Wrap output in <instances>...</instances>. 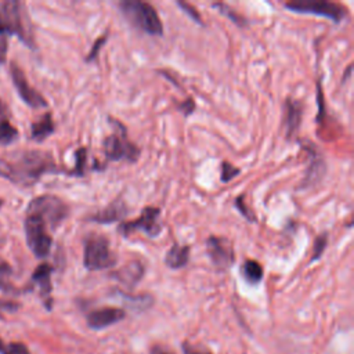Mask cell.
Wrapping results in <instances>:
<instances>
[{"mask_svg":"<svg viewBox=\"0 0 354 354\" xmlns=\"http://www.w3.org/2000/svg\"><path fill=\"white\" fill-rule=\"evenodd\" d=\"M55 170L51 153L37 149L12 152L0 160V174L22 187L33 185L41 176Z\"/></svg>","mask_w":354,"mask_h":354,"instance_id":"1","label":"cell"},{"mask_svg":"<svg viewBox=\"0 0 354 354\" xmlns=\"http://www.w3.org/2000/svg\"><path fill=\"white\" fill-rule=\"evenodd\" d=\"M118 6L131 26L151 36H163V24L153 6L140 0H123Z\"/></svg>","mask_w":354,"mask_h":354,"instance_id":"2","label":"cell"},{"mask_svg":"<svg viewBox=\"0 0 354 354\" xmlns=\"http://www.w3.org/2000/svg\"><path fill=\"white\" fill-rule=\"evenodd\" d=\"M109 123L113 126V133L106 136L102 142L106 160L136 163L140 158L141 149L133 141L129 140L123 123L113 118H109Z\"/></svg>","mask_w":354,"mask_h":354,"instance_id":"3","label":"cell"},{"mask_svg":"<svg viewBox=\"0 0 354 354\" xmlns=\"http://www.w3.org/2000/svg\"><path fill=\"white\" fill-rule=\"evenodd\" d=\"M18 35L26 46L33 47V33L24 4L18 1H6L0 6V36Z\"/></svg>","mask_w":354,"mask_h":354,"instance_id":"4","label":"cell"},{"mask_svg":"<svg viewBox=\"0 0 354 354\" xmlns=\"http://www.w3.org/2000/svg\"><path fill=\"white\" fill-rule=\"evenodd\" d=\"M118 259L109 248L106 236L100 234H90L84 239L83 248V266L88 271H101L112 268Z\"/></svg>","mask_w":354,"mask_h":354,"instance_id":"5","label":"cell"},{"mask_svg":"<svg viewBox=\"0 0 354 354\" xmlns=\"http://www.w3.org/2000/svg\"><path fill=\"white\" fill-rule=\"evenodd\" d=\"M48 224L36 213L26 212L25 217V235L29 249L36 257H46L53 245Z\"/></svg>","mask_w":354,"mask_h":354,"instance_id":"6","label":"cell"},{"mask_svg":"<svg viewBox=\"0 0 354 354\" xmlns=\"http://www.w3.org/2000/svg\"><path fill=\"white\" fill-rule=\"evenodd\" d=\"M26 212L36 213L40 216L54 231L69 214L68 205L55 195H40L30 201Z\"/></svg>","mask_w":354,"mask_h":354,"instance_id":"7","label":"cell"},{"mask_svg":"<svg viewBox=\"0 0 354 354\" xmlns=\"http://www.w3.org/2000/svg\"><path fill=\"white\" fill-rule=\"evenodd\" d=\"M285 7L293 12L311 14L328 18L335 24H340L347 17V8L339 3L325 0H295L285 3Z\"/></svg>","mask_w":354,"mask_h":354,"instance_id":"8","label":"cell"},{"mask_svg":"<svg viewBox=\"0 0 354 354\" xmlns=\"http://www.w3.org/2000/svg\"><path fill=\"white\" fill-rule=\"evenodd\" d=\"M160 209L155 206H147L141 210V214L131 220L123 221L118 225V231L122 236H129L134 231H144L149 236H158L162 231V224L159 221Z\"/></svg>","mask_w":354,"mask_h":354,"instance_id":"9","label":"cell"},{"mask_svg":"<svg viewBox=\"0 0 354 354\" xmlns=\"http://www.w3.org/2000/svg\"><path fill=\"white\" fill-rule=\"evenodd\" d=\"M301 142H303L301 144L303 149L308 153L307 155L308 165H307L304 177L299 187H300V189H306V188L317 185L324 178V176L326 173V163H325L322 152H319V149L311 141L303 140Z\"/></svg>","mask_w":354,"mask_h":354,"instance_id":"10","label":"cell"},{"mask_svg":"<svg viewBox=\"0 0 354 354\" xmlns=\"http://www.w3.org/2000/svg\"><path fill=\"white\" fill-rule=\"evenodd\" d=\"M206 252L212 264L218 271L228 270L235 261L232 243L227 238L210 235L206 239Z\"/></svg>","mask_w":354,"mask_h":354,"instance_id":"11","label":"cell"},{"mask_svg":"<svg viewBox=\"0 0 354 354\" xmlns=\"http://www.w3.org/2000/svg\"><path fill=\"white\" fill-rule=\"evenodd\" d=\"M10 72H11L12 83H14L19 97L24 100L25 104H28L32 108H44V106H47L46 98L29 84L24 71L19 68L18 64L11 62Z\"/></svg>","mask_w":354,"mask_h":354,"instance_id":"12","label":"cell"},{"mask_svg":"<svg viewBox=\"0 0 354 354\" xmlns=\"http://www.w3.org/2000/svg\"><path fill=\"white\" fill-rule=\"evenodd\" d=\"M126 318V311L120 307H101L91 310L86 315V322L90 329L100 330L112 326Z\"/></svg>","mask_w":354,"mask_h":354,"instance_id":"13","label":"cell"},{"mask_svg":"<svg viewBox=\"0 0 354 354\" xmlns=\"http://www.w3.org/2000/svg\"><path fill=\"white\" fill-rule=\"evenodd\" d=\"M303 119V104L299 100L288 97L283 102V131L286 140H292L300 129Z\"/></svg>","mask_w":354,"mask_h":354,"instance_id":"14","label":"cell"},{"mask_svg":"<svg viewBox=\"0 0 354 354\" xmlns=\"http://www.w3.org/2000/svg\"><path fill=\"white\" fill-rule=\"evenodd\" d=\"M129 214V207L123 199H115L97 213L88 217L90 221L98 224H112V223H122V220Z\"/></svg>","mask_w":354,"mask_h":354,"instance_id":"15","label":"cell"},{"mask_svg":"<svg viewBox=\"0 0 354 354\" xmlns=\"http://www.w3.org/2000/svg\"><path fill=\"white\" fill-rule=\"evenodd\" d=\"M51 272H53V267L47 263H41L33 272L32 275V279L33 282H36L39 285V289H40V295L44 300V304L46 307L50 310L51 308V303H53V299H51Z\"/></svg>","mask_w":354,"mask_h":354,"instance_id":"16","label":"cell"},{"mask_svg":"<svg viewBox=\"0 0 354 354\" xmlns=\"http://www.w3.org/2000/svg\"><path fill=\"white\" fill-rule=\"evenodd\" d=\"M142 275H144V266L138 260L129 261L126 266H123L122 268L111 274L112 278H116L118 281L129 286L136 285L142 278Z\"/></svg>","mask_w":354,"mask_h":354,"instance_id":"17","label":"cell"},{"mask_svg":"<svg viewBox=\"0 0 354 354\" xmlns=\"http://www.w3.org/2000/svg\"><path fill=\"white\" fill-rule=\"evenodd\" d=\"M189 250L191 248L188 245H178L177 242L171 245V248L166 252L165 256V264L171 270L183 268L189 261Z\"/></svg>","mask_w":354,"mask_h":354,"instance_id":"18","label":"cell"},{"mask_svg":"<svg viewBox=\"0 0 354 354\" xmlns=\"http://www.w3.org/2000/svg\"><path fill=\"white\" fill-rule=\"evenodd\" d=\"M241 275L248 283L257 285L263 279L264 270L259 261L248 259L241 266Z\"/></svg>","mask_w":354,"mask_h":354,"instance_id":"19","label":"cell"},{"mask_svg":"<svg viewBox=\"0 0 354 354\" xmlns=\"http://www.w3.org/2000/svg\"><path fill=\"white\" fill-rule=\"evenodd\" d=\"M54 133V122L51 113H44L37 122L32 124V138L36 141H43Z\"/></svg>","mask_w":354,"mask_h":354,"instance_id":"20","label":"cell"},{"mask_svg":"<svg viewBox=\"0 0 354 354\" xmlns=\"http://www.w3.org/2000/svg\"><path fill=\"white\" fill-rule=\"evenodd\" d=\"M213 7H216L220 14H223L225 18H228L236 26H239V28L248 26V19L243 15H241L236 10L231 8L228 4H225V3H213Z\"/></svg>","mask_w":354,"mask_h":354,"instance_id":"21","label":"cell"},{"mask_svg":"<svg viewBox=\"0 0 354 354\" xmlns=\"http://www.w3.org/2000/svg\"><path fill=\"white\" fill-rule=\"evenodd\" d=\"M120 296L123 297L124 301L129 303V306H131L133 308L137 310H145L148 307L152 306L153 299L149 295H126L120 292Z\"/></svg>","mask_w":354,"mask_h":354,"instance_id":"22","label":"cell"},{"mask_svg":"<svg viewBox=\"0 0 354 354\" xmlns=\"http://www.w3.org/2000/svg\"><path fill=\"white\" fill-rule=\"evenodd\" d=\"M86 160H87V149L80 147L75 152V167L71 171L76 177H83L86 174Z\"/></svg>","mask_w":354,"mask_h":354,"instance_id":"23","label":"cell"},{"mask_svg":"<svg viewBox=\"0 0 354 354\" xmlns=\"http://www.w3.org/2000/svg\"><path fill=\"white\" fill-rule=\"evenodd\" d=\"M18 137V130L7 120H0V142L1 144H10Z\"/></svg>","mask_w":354,"mask_h":354,"instance_id":"24","label":"cell"},{"mask_svg":"<svg viewBox=\"0 0 354 354\" xmlns=\"http://www.w3.org/2000/svg\"><path fill=\"white\" fill-rule=\"evenodd\" d=\"M328 239H329V235H328L326 232L319 234V235L315 238L314 245H313V253H311L313 256L310 257V261H311V263L322 257V254H324V252H325V249H326V246H328Z\"/></svg>","mask_w":354,"mask_h":354,"instance_id":"25","label":"cell"},{"mask_svg":"<svg viewBox=\"0 0 354 354\" xmlns=\"http://www.w3.org/2000/svg\"><path fill=\"white\" fill-rule=\"evenodd\" d=\"M239 173H241V170L238 167H235L234 165H231L230 162H227V160L221 162V170H220V180H221V183L231 181Z\"/></svg>","mask_w":354,"mask_h":354,"instance_id":"26","label":"cell"},{"mask_svg":"<svg viewBox=\"0 0 354 354\" xmlns=\"http://www.w3.org/2000/svg\"><path fill=\"white\" fill-rule=\"evenodd\" d=\"M106 39H108V33H104L101 37H98L94 44L91 46L90 51L87 53L86 55V62H93L98 55H100V50L104 47V44L106 43Z\"/></svg>","mask_w":354,"mask_h":354,"instance_id":"27","label":"cell"},{"mask_svg":"<svg viewBox=\"0 0 354 354\" xmlns=\"http://www.w3.org/2000/svg\"><path fill=\"white\" fill-rule=\"evenodd\" d=\"M234 205H235V207L239 210V213H241L249 223H254V221H256V216H254V214L250 212V209L248 207L243 195H239V196L235 199Z\"/></svg>","mask_w":354,"mask_h":354,"instance_id":"28","label":"cell"},{"mask_svg":"<svg viewBox=\"0 0 354 354\" xmlns=\"http://www.w3.org/2000/svg\"><path fill=\"white\" fill-rule=\"evenodd\" d=\"M177 6H178L192 21H195V22L199 24V25H203V19H202L199 11H198L194 6H191L189 3H185V1H177Z\"/></svg>","mask_w":354,"mask_h":354,"instance_id":"29","label":"cell"},{"mask_svg":"<svg viewBox=\"0 0 354 354\" xmlns=\"http://www.w3.org/2000/svg\"><path fill=\"white\" fill-rule=\"evenodd\" d=\"M181 351H183V354H213L209 348L192 344L188 340H184L181 343Z\"/></svg>","mask_w":354,"mask_h":354,"instance_id":"30","label":"cell"},{"mask_svg":"<svg viewBox=\"0 0 354 354\" xmlns=\"http://www.w3.org/2000/svg\"><path fill=\"white\" fill-rule=\"evenodd\" d=\"M6 354H32L28 348V346H25L21 342H11L7 343V350Z\"/></svg>","mask_w":354,"mask_h":354,"instance_id":"31","label":"cell"},{"mask_svg":"<svg viewBox=\"0 0 354 354\" xmlns=\"http://www.w3.org/2000/svg\"><path fill=\"white\" fill-rule=\"evenodd\" d=\"M195 101L189 97L187 100H184L183 102H177V108L185 115V116H189L194 111H195Z\"/></svg>","mask_w":354,"mask_h":354,"instance_id":"32","label":"cell"},{"mask_svg":"<svg viewBox=\"0 0 354 354\" xmlns=\"http://www.w3.org/2000/svg\"><path fill=\"white\" fill-rule=\"evenodd\" d=\"M149 354H174V353L169 347L156 343L149 347Z\"/></svg>","mask_w":354,"mask_h":354,"instance_id":"33","label":"cell"},{"mask_svg":"<svg viewBox=\"0 0 354 354\" xmlns=\"http://www.w3.org/2000/svg\"><path fill=\"white\" fill-rule=\"evenodd\" d=\"M7 53V37L0 36V62H4Z\"/></svg>","mask_w":354,"mask_h":354,"instance_id":"34","label":"cell"},{"mask_svg":"<svg viewBox=\"0 0 354 354\" xmlns=\"http://www.w3.org/2000/svg\"><path fill=\"white\" fill-rule=\"evenodd\" d=\"M18 308V304L17 303H12V301H0V313L3 310H8V311H15Z\"/></svg>","mask_w":354,"mask_h":354,"instance_id":"35","label":"cell"},{"mask_svg":"<svg viewBox=\"0 0 354 354\" xmlns=\"http://www.w3.org/2000/svg\"><path fill=\"white\" fill-rule=\"evenodd\" d=\"M350 73H351V65H348V66H347V69H346V73L343 75V79H342V82H343V83H344V82L348 79Z\"/></svg>","mask_w":354,"mask_h":354,"instance_id":"36","label":"cell"},{"mask_svg":"<svg viewBox=\"0 0 354 354\" xmlns=\"http://www.w3.org/2000/svg\"><path fill=\"white\" fill-rule=\"evenodd\" d=\"M6 350H7V344L3 343V340L0 337V354H6Z\"/></svg>","mask_w":354,"mask_h":354,"instance_id":"37","label":"cell"},{"mask_svg":"<svg viewBox=\"0 0 354 354\" xmlns=\"http://www.w3.org/2000/svg\"><path fill=\"white\" fill-rule=\"evenodd\" d=\"M4 288V283L3 282H0V289H3Z\"/></svg>","mask_w":354,"mask_h":354,"instance_id":"38","label":"cell"},{"mask_svg":"<svg viewBox=\"0 0 354 354\" xmlns=\"http://www.w3.org/2000/svg\"><path fill=\"white\" fill-rule=\"evenodd\" d=\"M3 206V199H0V207Z\"/></svg>","mask_w":354,"mask_h":354,"instance_id":"39","label":"cell"}]
</instances>
